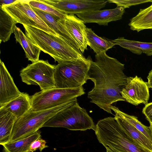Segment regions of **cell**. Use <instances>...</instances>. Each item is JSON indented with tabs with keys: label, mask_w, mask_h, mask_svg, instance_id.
I'll use <instances>...</instances> for the list:
<instances>
[{
	"label": "cell",
	"mask_w": 152,
	"mask_h": 152,
	"mask_svg": "<svg viewBox=\"0 0 152 152\" xmlns=\"http://www.w3.org/2000/svg\"><path fill=\"white\" fill-rule=\"evenodd\" d=\"M111 40L116 45H119L133 53L140 55L143 53L148 56H152V42L129 40L124 37H118Z\"/></svg>",
	"instance_id": "d6986e66"
},
{
	"label": "cell",
	"mask_w": 152,
	"mask_h": 152,
	"mask_svg": "<svg viewBox=\"0 0 152 152\" xmlns=\"http://www.w3.org/2000/svg\"><path fill=\"white\" fill-rule=\"evenodd\" d=\"M106 151L107 152H119L118 151H114L113 150H112L109 148H106Z\"/></svg>",
	"instance_id": "1f68e13d"
},
{
	"label": "cell",
	"mask_w": 152,
	"mask_h": 152,
	"mask_svg": "<svg viewBox=\"0 0 152 152\" xmlns=\"http://www.w3.org/2000/svg\"><path fill=\"white\" fill-rule=\"evenodd\" d=\"M148 80L147 82L149 88L152 89V69L149 72L148 75L147 77Z\"/></svg>",
	"instance_id": "f546056e"
},
{
	"label": "cell",
	"mask_w": 152,
	"mask_h": 152,
	"mask_svg": "<svg viewBox=\"0 0 152 152\" xmlns=\"http://www.w3.org/2000/svg\"><path fill=\"white\" fill-rule=\"evenodd\" d=\"M41 137L40 132L38 130L26 138L4 144V152H30L31 144Z\"/></svg>",
	"instance_id": "603a6c76"
},
{
	"label": "cell",
	"mask_w": 152,
	"mask_h": 152,
	"mask_svg": "<svg viewBox=\"0 0 152 152\" xmlns=\"http://www.w3.org/2000/svg\"><path fill=\"white\" fill-rule=\"evenodd\" d=\"M13 32L16 42H19L23 48L26 57L32 63L39 60V57L41 50L34 45L29 38L15 25Z\"/></svg>",
	"instance_id": "2e32d148"
},
{
	"label": "cell",
	"mask_w": 152,
	"mask_h": 152,
	"mask_svg": "<svg viewBox=\"0 0 152 152\" xmlns=\"http://www.w3.org/2000/svg\"><path fill=\"white\" fill-rule=\"evenodd\" d=\"M28 3L31 7L51 14L59 18H62L67 15L41 2L40 0H28Z\"/></svg>",
	"instance_id": "484cf974"
},
{
	"label": "cell",
	"mask_w": 152,
	"mask_h": 152,
	"mask_svg": "<svg viewBox=\"0 0 152 152\" xmlns=\"http://www.w3.org/2000/svg\"><path fill=\"white\" fill-rule=\"evenodd\" d=\"M46 141L41 137L34 141L31 144L30 148V152H34L39 149L40 152L48 146L46 145Z\"/></svg>",
	"instance_id": "83f0119b"
},
{
	"label": "cell",
	"mask_w": 152,
	"mask_h": 152,
	"mask_svg": "<svg viewBox=\"0 0 152 152\" xmlns=\"http://www.w3.org/2000/svg\"><path fill=\"white\" fill-rule=\"evenodd\" d=\"M25 34L41 51L49 55L58 64L84 58L80 50L60 37H56L37 28L23 25Z\"/></svg>",
	"instance_id": "7a4b0ae2"
},
{
	"label": "cell",
	"mask_w": 152,
	"mask_h": 152,
	"mask_svg": "<svg viewBox=\"0 0 152 152\" xmlns=\"http://www.w3.org/2000/svg\"><path fill=\"white\" fill-rule=\"evenodd\" d=\"M0 108L21 94L4 62L0 61Z\"/></svg>",
	"instance_id": "5bb4252c"
},
{
	"label": "cell",
	"mask_w": 152,
	"mask_h": 152,
	"mask_svg": "<svg viewBox=\"0 0 152 152\" xmlns=\"http://www.w3.org/2000/svg\"><path fill=\"white\" fill-rule=\"evenodd\" d=\"M128 25L131 30L137 32L152 29V3L147 8L140 9L137 15L130 19Z\"/></svg>",
	"instance_id": "ffe728a7"
},
{
	"label": "cell",
	"mask_w": 152,
	"mask_h": 152,
	"mask_svg": "<svg viewBox=\"0 0 152 152\" xmlns=\"http://www.w3.org/2000/svg\"><path fill=\"white\" fill-rule=\"evenodd\" d=\"M94 130L99 142L106 148L119 152H152L128 135L114 117H110L99 120Z\"/></svg>",
	"instance_id": "3957f363"
},
{
	"label": "cell",
	"mask_w": 152,
	"mask_h": 152,
	"mask_svg": "<svg viewBox=\"0 0 152 152\" xmlns=\"http://www.w3.org/2000/svg\"><path fill=\"white\" fill-rule=\"evenodd\" d=\"M86 33L88 45L96 54L106 52L116 45L111 40H108L99 37L94 33L91 28L86 27Z\"/></svg>",
	"instance_id": "7402d4cb"
},
{
	"label": "cell",
	"mask_w": 152,
	"mask_h": 152,
	"mask_svg": "<svg viewBox=\"0 0 152 152\" xmlns=\"http://www.w3.org/2000/svg\"><path fill=\"white\" fill-rule=\"evenodd\" d=\"M110 109L124 118L142 134L152 143V136L149 126H147L139 121L137 117L129 115L121 111L117 107L111 105Z\"/></svg>",
	"instance_id": "d4e9b609"
},
{
	"label": "cell",
	"mask_w": 152,
	"mask_h": 152,
	"mask_svg": "<svg viewBox=\"0 0 152 152\" xmlns=\"http://www.w3.org/2000/svg\"><path fill=\"white\" fill-rule=\"evenodd\" d=\"M92 61L88 56L87 58L58 64L54 73L55 88H70L83 86L90 80L88 72Z\"/></svg>",
	"instance_id": "277c9868"
},
{
	"label": "cell",
	"mask_w": 152,
	"mask_h": 152,
	"mask_svg": "<svg viewBox=\"0 0 152 152\" xmlns=\"http://www.w3.org/2000/svg\"><path fill=\"white\" fill-rule=\"evenodd\" d=\"M17 0H0V6H2L5 5H7L12 4Z\"/></svg>",
	"instance_id": "4dcf8cb0"
},
{
	"label": "cell",
	"mask_w": 152,
	"mask_h": 152,
	"mask_svg": "<svg viewBox=\"0 0 152 152\" xmlns=\"http://www.w3.org/2000/svg\"><path fill=\"white\" fill-rule=\"evenodd\" d=\"M83 86L70 88H54L36 93L31 96L33 111L51 109L69 102L85 94Z\"/></svg>",
	"instance_id": "52a82bcc"
},
{
	"label": "cell",
	"mask_w": 152,
	"mask_h": 152,
	"mask_svg": "<svg viewBox=\"0 0 152 152\" xmlns=\"http://www.w3.org/2000/svg\"><path fill=\"white\" fill-rule=\"evenodd\" d=\"M67 15H74L100 10L104 7L107 0H40Z\"/></svg>",
	"instance_id": "30bf717a"
},
{
	"label": "cell",
	"mask_w": 152,
	"mask_h": 152,
	"mask_svg": "<svg viewBox=\"0 0 152 152\" xmlns=\"http://www.w3.org/2000/svg\"><path fill=\"white\" fill-rule=\"evenodd\" d=\"M17 23L14 19L0 7V43L10 40L13 33V28Z\"/></svg>",
	"instance_id": "cb8c5ba5"
},
{
	"label": "cell",
	"mask_w": 152,
	"mask_h": 152,
	"mask_svg": "<svg viewBox=\"0 0 152 152\" xmlns=\"http://www.w3.org/2000/svg\"><path fill=\"white\" fill-rule=\"evenodd\" d=\"M0 7L17 23L34 27L55 36L60 37L34 11L28 0H17L12 4Z\"/></svg>",
	"instance_id": "9c48e42d"
},
{
	"label": "cell",
	"mask_w": 152,
	"mask_h": 152,
	"mask_svg": "<svg viewBox=\"0 0 152 152\" xmlns=\"http://www.w3.org/2000/svg\"><path fill=\"white\" fill-rule=\"evenodd\" d=\"M75 101L46 110L33 111L30 109L17 119L13 126L9 142L26 138L35 133L53 116L69 106Z\"/></svg>",
	"instance_id": "5b68a950"
},
{
	"label": "cell",
	"mask_w": 152,
	"mask_h": 152,
	"mask_svg": "<svg viewBox=\"0 0 152 152\" xmlns=\"http://www.w3.org/2000/svg\"><path fill=\"white\" fill-rule=\"evenodd\" d=\"M95 125L86 110L81 107L77 100L47 121L43 127H63L73 131L94 130Z\"/></svg>",
	"instance_id": "8992f818"
},
{
	"label": "cell",
	"mask_w": 152,
	"mask_h": 152,
	"mask_svg": "<svg viewBox=\"0 0 152 152\" xmlns=\"http://www.w3.org/2000/svg\"><path fill=\"white\" fill-rule=\"evenodd\" d=\"M142 113L149 122H152V102L145 105L142 110Z\"/></svg>",
	"instance_id": "f1b7e54d"
},
{
	"label": "cell",
	"mask_w": 152,
	"mask_h": 152,
	"mask_svg": "<svg viewBox=\"0 0 152 152\" xmlns=\"http://www.w3.org/2000/svg\"><path fill=\"white\" fill-rule=\"evenodd\" d=\"M56 65L48 60H39L28 64L20 71L22 81L28 85L39 86L41 91L55 88L54 73Z\"/></svg>",
	"instance_id": "ba28073f"
},
{
	"label": "cell",
	"mask_w": 152,
	"mask_h": 152,
	"mask_svg": "<svg viewBox=\"0 0 152 152\" xmlns=\"http://www.w3.org/2000/svg\"><path fill=\"white\" fill-rule=\"evenodd\" d=\"M147 82L136 76L127 77V82L121 94L125 101L135 106L148 103L150 94Z\"/></svg>",
	"instance_id": "8fae6325"
},
{
	"label": "cell",
	"mask_w": 152,
	"mask_h": 152,
	"mask_svg": "<svg viewBox=\"0 0 152 152\" xmlns=\"http://www.w3.org/2000/svg\"><path fill=\"white\" fill-rule=\"evenodd\" d=\"M115 113V120L125 133L137 142L152 151V143L124 118L118 114Z\"/></svg>",
	"instance_id": "ac0fdd59"
},
{
	"label": "cell",
	"mask_w": 152,
	"mask_h": 152,
	"mask_svg": "<svg viewBox=\"0 0 152 152\" xmlns=\"http://www.w3.org/2000/svg\"><path fill=\"white\" fill-rule=\"evenodd\" d=\"M125 9L117 7L113 9L98 10L76 14L85 23H96L100 25L107 26L110 22L121 19Z\"/></svg>",
	"instance_id": "4fadbf2b"
},
{
	"label": "cell",
	"mask_w": 152,
	"mask_h": 152,
	"mask_svg": "<svg viewBox=\"0 0 152 152\" xmlns=\"http://www.w3.org/2000/svg\"><path fill=\"white\" fill-rule=\"evenodd\" d=\"M31 108V96L21 92L17 98L9 102L0 109L8 111L18 118L23 115Z\"/></svg>",
	"instance_id": "e0dca14e"
},
{
	"label": "cell",
	"mask_w": 152,
	"mask_h": 152,
	"mask_svg": "<svg viewBox=\"0 0 152 152\" xmlns=\"http://www.w3.org/2000/svg\"><path fill=\"white\" fill-rule=\"evenodd\" d=\"M17 119L12 113L0 109V144L9 142L14 124Z\"/></svg>",
	"instance_id": "44dd1931"
},
{
	"label": "cell",
	"mask_w": 152,
	"mask_h": 152,
	"mask_svg": "<svg viewBox=\"0 0 152 152\" xmlns=\"http://www.w3.org/2000/svg\"><path fill=\"white\" fill-rule=\"evenodd\" d=\"M31 7L34 11L59 36L64 39L75 48L79 49L76 42L71 35L65 28L58 22L57 19L59 18Z\"/></svg>",
	"instance_id": "9a60e30c"
},
{
	"label": "cell",
	"mask_w": 152,
	"mask_h": 152,
	"mask_svg": "<svg viewBox=\"0 0 152 152\" xmlns=\"http://www.w3.org/2000/svg\"><path fill=\"white\" fill-rule=\"evenodd\" d=\"M150 126H149L151 131V134L152 136V122H149Z\"/></svg>",
	"instance_id": "d6a6232c"
},
{
	"label": "cell",
	"mask_w": 152,
	"mask_h": 152,
	"mask_svg": "<svg viewBox=\"0 0 152 152\" xmlns=\"http://www.w3.org/2000/svg\"><path fill=\"white\" fill-rule=\"evenodd\" d=\"M57 21L68 31L83 53L87 50L88 44L84 22L74 15H66L62 18L58 19Z\"/></svg>",
	"instance_id": "7c38bea8"
},
{
	"label": "cell",
	"mask_w": 152,
	"mask_h": 152,
	"mask_svg": "<svg viewBox=\"0 0 152 152\" xmlns=\"http://www.w3.org/2000/svg\"><path fill=\"white\" fill-rule=\"evenodd\" d=\"M88 72L90 80L94 83L88 97L91 102L107 113L113 114L110 107L118 101H125L121 92L127 82L124 73V64L108 56L104 52L95 56Z\"/></svg>",
	"instance_id": "6da1fadb"
},
{
	"label": "cell",
	"mask_w": 152,
	"mask_h": 152,
	"mask_svg": "<svg viewBox=\"0 0 152 152\" xmlns=\"http://www.w3.org/2000/svg\"><path fill=\"white\" fill-rule=\"evenodd\" d=\"M109 3H114L117 7H122L125 9L130 7L148 2H152V0H108Z\"/></svg>",
	"instance_id": "4316f807"
}]
</instances>
